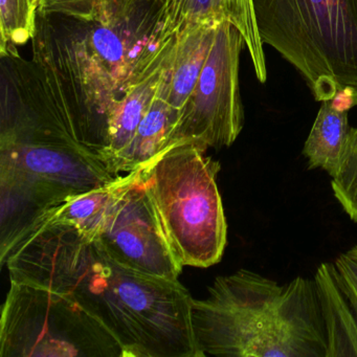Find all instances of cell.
I'll return each instance as SVG.
<instances>
[{
	"label": "cell",
	"mask_w": 357,
	"mask_h": 357,
	"mask_svg": "<svg viewBox=\"0 0 357 357\" xmlns=\"http://www.w3.org/2000/svg\"><path fill=\"white\" fill-rule=\"evenodd\" d=\"M124 178L125 174L119 175L107 185L68 198L43 212L33 223L68 225L78 229L89 239L93 240L101 229L106 213L124 183Z\"/></svg>",
	"instance_id": "9a60e30c"
},
{
	"label": "cell",
	"mask_w": 357,
	"mask_h": 357,
	"mask_svg": "<svg viewBox=\"0 0 357 357\" xmlns=\"http://www.w3.org/2000/svg\"><path fill=\"white\" fill-rule=\"evenodd\" d=\"M166 0H112L83 15L85 43L118 97L174 43L162 35Z\"/></svg>",
	"instance_id": "ba28073f"
},
{
	"label": "cell",
	"mask_w": 357,
	"mask_h": 357,
	"mask_svg": "<svg viewBox=\"0 0 357 357\" xmlns=\"http://www.w3.org/2000/svg\"><path fill=\"white\" fill-rule=\"evenodd\" d=\"M218 24H200L175 37L158 96L178 114L199 79Z\"/></svg>",
	"instance_id": "4fadbf2b"
},
{
	"label": "cell",
	"mask_w": 357,
	"mask_h": 357,
	"mask_svg": "<svg viewBox=\"0 0 357 357\" xmlns=\"http://www.w3.org/2000/svg\"><path fill=\"white\" fill-rule=\"evenodd\" d=\"M0 356L124 357V351L72 296L11 281L0 321Z\"/></svg>",
	"instance_id": "8992f818"
},
{
	"label": "cell",
	"mask_w": 357,
	"mask_h": 357,
	"mask_svg": "<svg viewBox=\"0 0 357 357\" xmlns=\"http://www.w3.org/2000/svg\"><path fill=\"white\" fill-rule=\"evenodd\" d=\"M336 269L342 286L357 312V252L353 248L336 258Z\"/></svg>",
	"instance_id": "d6986e66"
},
{
	"label": "cell",
	"mask_w": 357,
	"mask_h": 357,
	"mask_svg": "<svg viewBox=\"0 0 357 357\" xmlns=\"http://www.w3.org/2000/svg\"><path fill=\"white\" fill-rule=\"evenodd\" d=\"M331 178L334 196L351 220L357 223V128H353L337 171Z\"/></svg>",
	"instance_id": "ac0fdd59"
},
{
	"label": "cell",
	"mask_w": 357,
	"mask_h": 357,
	"mask_svg": "<svg viewBox=\"0 0 357 357\" xmlns=\"http://www.w3.org/2000/svg\"><path fill=\"white\" fill-rule=\"evenodd\" d=\"M93 240L116 262L145 275L176 281L183 269L169 243L142 167L125 174Z\"/></svg>",
	"instance_id": "9c48e42d"
},
{
	"label": "cell",
	"mask_w": 357,
	"mask_h": 357,
	"mask_svg": "<svg viewBox=\"0 0 357 357\" xmlns=\"http://www.w3.org/2000/svg\"><path fill=\"white\" fill-rule=\"evenodd\" d=\"M174 43L125 89L116 102L108 121L107 147L103 158L104 165L114 175H121L123 158L158 96Z\"/></svg>",
	"instance_id": "8fae6325"
},
{
	"label": "cell",
	"mask_w": 357,
	"mask_h": 357,
	"mask_svg": "<svg viewBox=\"0 0 357 357\" xmlns=\"http://www.w3.org/2000/svg\"><path fill=\"white\" fill-rule=\"evenodd\" d=\"M349 110L350 108L335 99L321 102L303 148L309 169H323L330 176H334L352 135Z\"/></svg>",
	"instance_id": "5bb4252c"
},
{
	"label": "cell",
	"mask_w": 357,
	"mask_h": 357,
	"mask_svg": "<svg viewBox=\"0 0 357 357\" xmlns=\"http://www.w3.org/2000/svg\"><path fill=\"white\" fill-rule=\"evenodd\" d=\"M116 176L77 144L0 139V256L43 212Z\"/></svg>",
	"instance_id": "277c9868"
},
{
	"label": "cell",
	"mask_w": 357,
	"mask_h": 357,
	"mask_svg": "<svg viewBox=\"0 0 357 357\" xmlns=\"http://www.w3.org/2000/svg\"><path fill=\"white\" fill-rule=\"evenodd\" d=\"M223 22L239 31L257 79L266 82L264 43L257 24L254 0H166L162 35L169 39L200 24L216 26Z\"/></svg>",
	"instance_id": "30bf717a"
},
{
	"label": "cell",
	"mask_w": 357,
	"mask_h": 357,
	"mask_svg": "<svg viewBox=\"0 0 357 357\" xmlns=\"http://www.w3.org/2000/svg\"><path fill=\"white\" fill-rule=\"evenodd\" d=\"M112 0H91V6L102 5V3H109Z\"/></svg>",
	"instance_id": "44dd1931"
},
{
	"label": "cell",
	"mask_w": 357,
	"mask_h": 357,
	"mask_svg": "<svg viewBox=\"0 0 357 357\" xmlns=\"http://www.w3.org/2000/svg\"><path fill=\"white\" fill-rule=\"evenodd\" d=\"M353 250H355V252H357V245L356 246H354V248H353Z\"/></svg>",
	"instance_id": "7402d4cb"
},
{
	"label": "cell",
	"mask_w": 357,
	"mask_h": 357,
	"mask_svg": "<svg viewBox=\"0 0 357 357\" xmlns=\"http://www.w3.org/2000/svg\"><path fill=\"white\" fill-rule=\"evenodd\" d=\"M313 281L325 330L326 357H357V312L342 286L335 264H319Z\"/></svg>",
	"instance_id": "7c38bea8"
},
{
	"label": "cell",
	"mask_w": 357,
	"mask_h": 357,
	"mask_svg": "<svg viewBox=\"0 0 357 357\" xmlns=\"http://www.w3.org/2000/svg\"><path fill=\"white\" fill-rule=\"evenodd\" d=\"M178 112L166 100L156 96L149 112L127 149L120 166V174H126L145 166L168 148L169 137L176 125Z\"/></svg>",
	"instance_id": "2e32d148"
},
{
	"label": "cell",
	"mask_w": 357,
	"mask_h": 357,
	"mask_svg": "<svg viewBox=\"0 0 357 357\" xmlns=\"http://www.w3.org/2000/svg\"><path fill=\"white\" fill-rule=\"evenodd\" d=\"M264 45L306 81L315 100L357 106V0H254Z\"/></svg>",
	"instance_id": "3957f363"
},
{
	"label": "cell",
	"mask_w": 357,
	"mask_h": 357,
	"mask_svg": "<svg viewBox=\"0 0 357 357\" xmlns=\"http://www.w3.org/2000/svg\"><path fill=\"white\" fill-rule=\"evenodd\" d=\"M244 47L243 37L233 24L223 22L216 26L210 53L179 112L168 148L185 142L204 151L233 145L244 124L239 84L240 55Z\"/></svg>",
	"instance_id": "52a82bcc"
},
{
	"label": "cell",
	"mask_w": 357,
	"mask_h": 357,
	"mask_svg": "<svg viewBox=\"0 0 357 357\" xmlns=\"http://www.w3.org/2000/svg\"><path fill=\"white\" fill-rule=\"evenodd\" d=\"M33 1L38 6L40 12L43 11V10H45V7H47V0H33Z\"/></svg>",
	"instance_id": "ffe728a7"
},
{
	"label": "cell",
	"mask_w": 357,
	"mask_h": 357,
	"mask_svg": "<svg viewBox=\"0 0 357 357\" xmlns=\"http://www.w3.org/2000/svg\"><path fill=\"white\" fill-rule=\"evenodd\" d=\"M191 142L171 146L142 167L169 243L181 266L222 258L227 225L217 185L220 164Z\"/></svg>",
	"instance_id": "5b68a950"
},
{
	"label": "cell",
	"mask_w": 357,
	"mask_h": 357,
	"mask_svg": "<svg viewBox=\"0 0 357 357\" xmlns=\"http://www.w3.org/2000/svg\"><path fill=\"white\" fill-rule=\"evenodd\" d=\"M33 0H0V55L18 57L16 47L36 36L37 14Z\"/></svg>",
	"instance_id": "e0dca14e"
},
{
	"label": "cell",
	"mask_w": 357,
	"mask_h": 357,
	"mask_svg": "<svg viewBox=\"0 0 357 357\" xmlns=\"http://www.w3.org/2000/svg\"><path fill=\"white\" fill-rule=\"evenodd\" d=\"M11 281L68 294L116 338L124 357H204L178 280L123 266L78 229L33 223L0 257Z\"/></svg>",
	"instance_id": "6da1fadb"
},
{
	"label": "cell",
	"mask_w": 357,
	"mask_h": 357,
	"mask_svg": "<svg viewBox=\"0 0 357 357\" xmlns=\"http://www.w3.org/2000/svg\"><path fill=\"white\" fill-rule=\"evenodd\" d=\"M192 327L202 356L326 357L314 281L280 285L248 269L215 280L192 302Z\"/></svg>",
	"instance_id": "7a4b0ae2"
}]
</instances>
